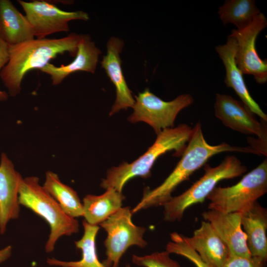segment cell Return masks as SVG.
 <instances>
[{
	"mask_svg": "<svg viewBox=\"0 0 267 267\" xmlns=\"http://www.w3.org/2000/svg\"><path fill=\"white\" fill-rule=\"evenodd\" d=\"M224 152L260 155L250 146H233L226 142L214 145L209 144L204 137L200 122H197L192 128L191 135L181 158L174 170L157 187L145 190L141 200L131 210L132 214L143 209L163 206L172 198V193L179 184L187 180L212 156Z\"/></svg>",
	"mask_w": 267,
	"mask_h": 267,
	"instance_id": "6da1fadb",
	"label": "cell"
},
{
	"mask_svg": "<svg viewBox=\"0 0 267 267\" xmlns=\"http://www.w3.org/2000/svg\"><path fill=\"white\" fill-rule=\"evenodd\" d=\"M81 34L72 33L59 39H34L9 45V60L0 72V77L11 96L18 94L26 73L41 69L58 54L68 52L75 56Z\"/></svg>",
	"mask_w": 267,
	"mask_h": 267,
	"instance_id": "7a4b0ae2",
	"label": "cell"
},
{
	"mask_svg": "<svg viewBox=\"0 0 267 267\" xmlns=\"http://www.w3.org/2000/svg\"><path fill=\"white\" fill-rule=\"evenodd\" d=\"M192 128L185 124L167 128L157 134L154 143L141 156L132 163L124 162L109 169L100 186L122 192L125 184L131 179L139 177L147 178L156 160L168 151H175V155L181 156L190 138Z\"/></svg>",
	"mask_w": 267,
	"mask_h": 267,
	"instance_id": "3957f363",
	"label": "cell"
},
{
	"mask_svg": "<svg viewBox=\"0 0 267 267\" xmlns=\"http://www.w3.org/2000/svg\"><path fill=\"white\" fill-rule=\"evenodd\" d=\"M19 202L43 218L48 224L50 232L45 245L47 253L52 252L61 236H70L79 230L78 221L67 215L57 202L41 185L36 177L22 178L18 192Z\"/></svg>",
	"mask_w": 267,
	"mask_h": 267,
	"instance_id": "277c9868",
	"label": "cell"
},
{
	"mask_svg": "<svg viewBox=\"0 0 267 267\" xmlns=\"http://www.w3.org/2000/svg\"><path fill=\"white\" fill-rule=\"evenodd\" d=\"M203 176L181 194L172 197L164 207V219L168 222L180 221L189 207L202 203L218 183L223 179L239 177L247 171L235 156L228 155L218 166L212 167L205 164Z\"/></svg>",
	"mask_w": 267,
	"mask_h": 267,
	"instance_id": "5b68a950",
	"label": "cell"
},
{
	"mask_svg": "<svg viewBox=\"0 0 267 267\" xmlns=\"http://www.w3.org/2000/svg\"><path fill=\"white\" fill-rule=\"evenodd\" d=\"M267 191V160L246 174L236 184L215 187L207 198L208 208L222 213L242 212Z\"/></svg>",
	"mask_w": 267,
	"mask_h": 267,
	"instance_id": "8992f818",
	"label": "cell"
},
{
	"mask_svg": "<svg viewBox=\"0 0 267 267\" xmlns=\"http://www.w3.org/2000/svg\"><path fill=\"white\" fill-rule=\"evenodd\" d=\"M131 209L122 207L99 224L107 233L104 241L106 267H119L120 260L129 247L136 246L144 248L147 242L143 239L146 228L134 224Z\"/></svg>",
	"mask_w": 267,
	"mask_h": 267,
	"instance_id": "52a82bcc",
	"label": "cell"
},
{
	"mask_svg": "<svg viewBox=\"0 0 267 267\" xmlns=\"http://www.w3.org/2000/svg\"><path fill=\"white\" fill-rule=\"evenodd\" d=\"M215 115L225 127L241 133L255 135L249 138L250 146L267 156V130L264 121H258L255 114L241 101L231 96L217 93Z\"/></svg>",
	"mask_w": 267,
	"mask_h": 267,
	"instance_id": "ba28073f",
	"label": "cell"
},
{
	"mask_svg": "<svg viewBox=\"0 0 267 267\" xmlns=\"http://www.w3.org/2000/svg\"><path fill=\"white\" fill-rule=\"evenodd\" d=\"M193 101L190 94H182L173 100L166 101L146 89L135 96L133 112L129 117V121L133 123L145 122L157 134L165 129L173 128L178 113Z\"/></svg>",
	"mask_w": 267,
	"mask_h": 267,
	"instance_id": "9c48e42d",
	"label": "cell"
},
{
	"mask_svg": "<svg viewBox=\"0 0 267 267\" xmlns=\"http://www.w3.org/2000/svg\"><path fill=\"white\" fill-rule=\"evenodd\" d=\"M22 7L37 39L58 32L69 31V22L74 20L87 21L86 12L79 10L65 11L58 8L50 1H17Z\"/></svg>",
	"mask_w": 267,
	"mask_h": 267,
	"instance_id": "30bf717a",
	"label": "cell"
},
{
	"mask_svg": "<svg viewBox=\"0 0 267 267\" xmlns=\"http://www.w3.org/2000/svg\"><path fill=\"white\" fill-rule=\"evenodd\" d=\"M267 26V19L261 12L247 26L240 30H232L229 35L236 42L235 61L238 68L243 74L253 75L260 84L267 81V62L259 56L255 43L259 34Z\"/></svg>",
	"mask_w": 267,
	"mask_h": 267,
	"instance_id": "8fae6325",
	"label": "cell"
},
{
	"mask_svg": "<svg viewBox=\"0 0 267 267\" xmlns=\"http://www.w3.org/2000/svg\"><path fill=\"white\" fill-rule=\"evenodd\" d=\"M202 216L209 222L227 247L229 256L250 257L246 235L243 230L240 212L222 213L214 210Z\"/></svg>",
	"mask_w": 267,
	"mask_h": 267,
	"instance_id": "7c38bea8",
	"label": "cell"
},
{
	"mask_svg": "<svg viewBox=\"0 0 267 267\" xmlns=\"http://www.w3.org/2000/svg\"><path fill=\"white\" fill-rule=\"evenodd\" d=\"M22 177L15 170L7 155L2 153L0 162V233L6 231L8 222L19 217V183Z\"/></svg>",
	"mask_w": 267,
	"mask_h": 267,
	"instance_id": "4fadbf2b",
	"label": "cell"
},
{
	"mask_svg": "<svg viewBox=\"0 0 267 267\" xmlns=\"http://www.w3.org/2000/svg\"><path fill=\"white\" fill-rule=\"evenodd\" d=\"M123 46L124 42L120 38H110L107 44V53L101 62V67L116 88V98L109 113L110 116L121 110L132 108L135 102L122 71L120 54Z\"/></svg>",
	"mask_w": 267,
	"mask_h": 267,
	"instance_id": "5bb4252c",
	"label": "cell"
},
{
	"mask_svg": "<svg viewBox=\"0 0 267 267\" xmlns=\"http://www.w3.org/2000/svg\"><path fill=\"white\" fill-rule=\"evenodd\" d=\"M225 67L226 74L224 83L232 88L240 98L241 101L262 121L267 122V115L258 104L253 99L246 87L243 74L235 61L236 42L235 38L228 36L226 44L215 47Z\"/></svg>",
	"mask_w": 267,
	"mask_h": 267,
	"instance_id": "9a60e30c",
	"label": "cell"
},
{
	"mask_svg": "<svg viewBox=\"0 0 267 267\" xmlns=\"http://www.w3.org/2000/svg\"><path fill=\"white\" fill-rule=\"evenodd\" d=\"M101 53L89 35L81 34L77 52L72 62L59 67L49 63L40 70L50 76L53 85H58L68 76L77 71L94 73Z\"/></svg>",
	"mask_w": 267,
	"mask_h": 267,
	"instance_id": "2e32d148",
	"label": "cell"
},
{
	"mask_svg": "<svg viewBox=\"0 0 267 267\" xmlns=\"http://www.w3.org/2000/svg\"><path fill=\"white\" fill-rule=\"evenodd\" d=\"M187 242L210 267H222L229 257L228 249L211 223L203 221Z\"/></svg>",
	"mask_w": 267,
	"mask_h": 267,
	"instance_id": "e0dca14e",
	"label": "cell"
},
{
	"mask_svg": "<svg viewBox=\"0 0 267 267\" xmlns=\"http://www.w3.org/2000/svg\"><path fill=\"white\" fill-rule=\"evenodd\" d=\"M241 222L251 256L267 261V211L257 201L240 212Z\"/></svg>",
	"mask_w": 267,
	"mask_h": 267,
	"instance_id": "ac0fdd59",
	"label": "cell"
},
{
	"mask_svg": "<svg viewBox=\"0 0 267 267\" xmlns=\"http://www.w3.org/2000/svg\"><path fill=\"white\" fill-rule=\"evenodd\" d=\"M0 38L9 45L35 39L26 17L9 0H0Z\"/></svg>",
	"mask_w": 267,
	"mask_h": 267,
	"instance_id": "d6986e66",
	"label": "cell"
},
{
	"mask_svg": "<svg viewBox=\"0 0 267 267\" xmlns=\"http://www.w3.org/2000/svg\"><path fill=\"white\" fill-rule=\"evenodd\" d=\"M100 195L88 194L83 200V216L91 225H98L122 207V192L108 188Z\"/></svg>",
	"mask_w": 267,
	"mask_h": 267,
	"instance_id": "ffe728a7",
	"label": "cell"
},
{
	"mask_svg": "<svg viewBox=\"0 0 267 267\" xmlns=\"http://www.w3.org/2000/svg\"><path fill=\"white\" fill-rule=\"evenodd\" d=\"M84 232L82 237L75 241L76 247L82 252V258L77 261H63L54 258H48L46 262L51 266L61 267H106L98 257L95 239L99 226L83 221Z\"/></svg>",
	"mask_w": 267,
	"mask_h": 267,
	"instance_id": "44dd1931",
	"label": "cell"
},
{
	"mask_svg": "<svg viewBox=\"0 0 267 267\" xmlns=\"http://www.w3.org/2000/svg\"><path fill=\"white\" fill-rule=\"evenodd\" d=\"M43 186L67 215L74 218L83 216V203L77 193L63 183L56 174L46 172Z\"/></svg>",
	"mask_w": 267,
	"mask_h": 267,
	"instance_id": "7402d4cb",
	"label": "cell"
},
{
	"mask_svg": "<svg viewBox=\"0 0 267 267\" xmlns=\"http://www.w3.org/2000/svg\"><path fill=\"white\" fill-rule=\"evenodd\" d=\"M261 12L254 0H228L218 11L220 18L225 25L234 24L237 30L244 28Z\"/></svg>",
	"mask_w": 267,
	"mask_h": 267,
	"instance_id": "603a6c76",
	"label": "cell"
},
{
	"mask_svg": "<svg viewBox=\"0 0 267 267\" xmlns=\"http://www.w3.org/2000/svg\"><path fill=\"white\" fill-rule=\"evenodd\" d=\"M170 235L171 241L166 245V251L170 254H175L185 257L196 267H210L190 246L185 236L176 232H173Z\"/></svg>",
	"mask_w": 267,
	"mask_h": 267,
	"instance_id": "cb8c5ba5",
	"label": "cell"
},
{
	"mask_svg": "<svg viewBox=\"0 0 267 267\" xmlns=\"http://www.w3.org/2000/svg\"><path fill=\"white\" fill-rule=\"evenodd\" d=\"M132 263L142 267H181L178 262L170 257L167 251L155 252L144 256L133 254Z\"/></svg>",
	"mask_w": 267,
	"mask_h": 267,
	"instance_id": "d4e9b609",
	"label": "cell"
},
{
	"mask_svg": "<svg viewBox=\"0 0 267 267\" xmlns=\"http://www.w3.org/2000/svg\"><path fill=\"white\" fill-rule=\"evenodd\" d=\"M266 263L257 257L229 256L222 267H264Z\"/></svg>",
	"mask_w": 267,
	"mask_h": 267,
	"instance_id": "484cf974",
	"label": "cell"
},
{
	"mask_svg": "<svg viewBox=\"0 0 267 267\" xmlns=\"http://www.w3.org/2000/svg\"><path fill=\"white\" fill-rule=\"evenodd\" d=\"M9 60V45L0 38V71L7 64ZM8 93L0 89V101H6Z\"/></svg>",
	"mask_w": 267,
	"mask_h": 267,
	"instance_id": "4316f807",
	"label": "cell"
},
{
	"mask_svg": "<svg viewBox=\"0 0 267 267\" xmlns=\"http://www.w3.org/2000/svg\"><path fill=\"white\" fill-rule=\"evenodd\" d=\"M11 253L12 247L10 245L0 249V264L7 260L11 256Z\"/></svg>",
	"mask_w": 267,
	"mask_h": 267,
	"instance_id": "83f0119b",
	"label": "cell"
},
{
	"mask_svg": "<svg viewBox=\"0 0 267 267\" xmlns=\"http://www.w3.org/2000/svg\"><path fill=\"white\" fill-rule=\"evenodd\" d=\"M126 267H131V266L129 264H127Z\"/></svg>",
	"mask_w": 267,
	"mask_h": 267,
	"instance_id": "f1b7e54d",
	"label": "cell"
}]
</instances>
